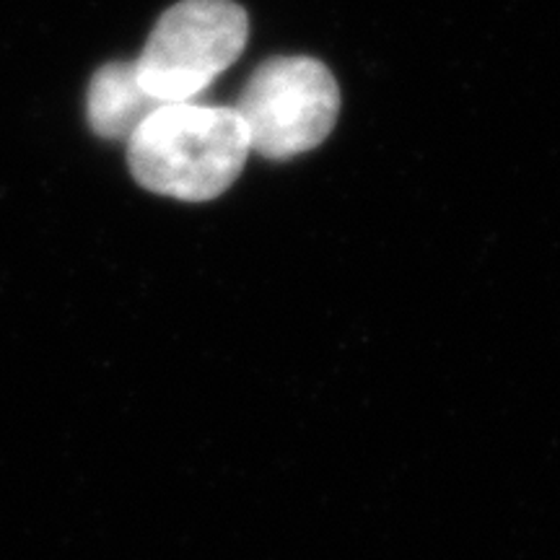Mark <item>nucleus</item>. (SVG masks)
<instances>
[{
    "mask_svg": "<svg viewBox=\"0 0 560 560\" xmlns=\"http://www.w3.org/2000/svg\"><path fill=\"white\" fill-rule=\"evenodd\" d=\"M247 39V11L234 0H179L136 60L140 86L159 104L195 102L240 60Z\"/></svg>",
    "mask_w": 560,
    "mask_h": 560,
    "instance_id": "nucleus-2",
    "label": "nucleus"
},
{
    "mask_svg": "<svg viewBox=\"0 0 560 560\" xmlns=\"http://www.w3.org/2000/svg\"><path fill=\"white\" fill-rule=\"evenodd\" d=\"M234 109L252 151L285 161L325 143L340 115V89L325 62L283 55L252 73Z\"/></svg>",
    "mask_w": 560,
    "mask_h": 560,
    "instance_id": "nucleus-3",
    "label": "nucleus"
},
{
    "mask_svg": "<svg viewBox=\"0 0 560 560\" xmlns=\"http://www.w3.org/2000/svg\"><path fill=\"white\" fill-rule=\"evenodd\" d=\"M161 104L140 86L136 60H115L102 66L89 83L86 117L96 136L130 140L145 117Z\"/></svg>",
    "mask_w": 560,
    "mask_h": 560,
    "instance_id": "nucleus-4",
    "label": "nucleus"
},
{
    "mask_svg": "<svg viewBox=\"0 0 560 560\" xmlns=\"http://www.w3.org/2000/svg\"><path fill=\"white\" fill-rule=\"evenodd\" d=\"M252 145L234 107L161 104L128 140L130 174L145 190L187 202L215 200L234 185Z\"/></svg>",
    "mask_w": 560,
    "mask_h": 560,
    "instance_id": "nucleus-1",
    "label": "nucleus"
}]
</instances>
